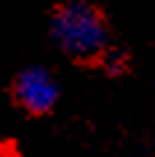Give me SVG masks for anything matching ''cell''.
Listing matches in <instances>:
<instances>
[{"label":"cell","mask_w":155,"mask_h":157,"mask_svg":"<svg viewBox=\"0 0 155 157\" xmlns=\"http://www.w3.org/2000/svg\"><path fill=\"white\" fill-rule=\"evenodd\" d=\"M102 63H104L107 72L116 74V72L123 69V53H118V51H107V53L102 56Z\"/></svg>","instance_id":"obj_3"},{"label":"cell","mask_w":155,"mask_h":157,"mask_svg":"<svg viewBox=\"0 0 155 157\" xmlns=\"http://www.w3.org/2000/svg\"><path fill=\"white\" fill-rule=\"evenodd\" d=\"M14 99L19 102V106L23 111L33 113V116H42L49 113L58 102V81L54 78V74L46 67H26L19 72V76L14 78Z\"/></svg>","instance_id":"obj_2"},{"label":"cell","mask_w":155,"mask_h":157,"mask_svg":"<svg viewBox=\"0 0 155 157\" xmlns=\"http://www.w3.org/2000/svg\"><path fill=\"white\" fill-rule=\"evenodd\" d=\"M51 39L74 60H95L109 51V25L93 2L67 0L51 14Z\"/></svg>","instance_id":"obj_1"}]
</instances>
